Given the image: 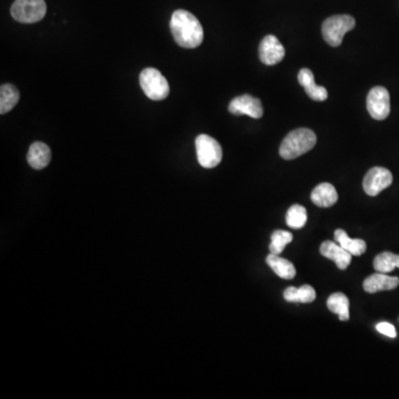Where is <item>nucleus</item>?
Instances as JSON below:
<instances>
[{"label": "nucleus", "instance_id": "1", "mask_svg": "<svg viewBox=\"0 0 399 399\" xmlns=\"http://www.w3.org/2000/svg\"><path fill=\"white\" fill-rule=\"evenodd\" d=\"M170 29L175 43L182 48H197L202 43L204 37L202 25L197 18L185 9H179L173 13L170 21Z\"/></svg>", "mask_w": 399, "mask_h": 399}, {"label": "nucleus", "instance_id": "2", "mask_svg": "<svg viewBox=\"0 0 399 399\" xmlns=\"http://www.w3.org/2000/svg\"><path fill=\"white\" fill-rule=\"evenodd\" d=\"M316 134L307 128L293 130L280 143V154L284 160H293L301 157L315 147Z\"/></svg>", "mask_w": 399, "mask_h": 399}, {"label": "nucleus", "instance_id": "3", "mask_svg": "<svg viewBox=\"0 0 399 399\" xmlns=\"http://www.w3.org/2000/svg\"><path fill=\"white\" fill-rule=\"evenodd\" d=\"M356 25L354 17L349 15H337L327 18L322 26L324 39L329 46L339 47L343 43L344 35L353 31Z\"/></svg>", "mask_w": 399, "mask_h": 399}, {"label": "nucleus", "instance_id": "4", "mask_svg": "<svg viewBox=\"0 0 399 399\" xmlns=\"http://www.w3.org/2000/svg\"><path fill=\"white\" fill-rule=\"evenodd\" d=\"M140 86L144 94L153 102L165 100L170 94L167 79L155 68H147L142 71L140 74Z\"/></svg>", "mask_w": 399, "mask_h": 399}, {"label": "nucleus", "instance_id": "5", "mask_svg": "<svg viewBox=\"0 0 399 399\" xmlns=\"http://www.w3.org/2000/svg\"><path fill=\"white\" fill-rule=\"evenodd\" d=\"M197 161L205 169L217 167L222 161L223 152L220 143L207 134H200L195 139Z\"/></svg>", "mask_w": 399, "mask_h": 399}, {"label": "nucleus", "instance_id": "6", "mask_svg": "<svg viewBox=\"0 0 399 399\" xmlns=\"http://www.w3.org/2000/svg\"><path fill=\"white\" fill-rule=\"evenodd\" d=\"M45 0H15L11 13L13 19L21 23H35L43 21L46 16Z\"/></svg>", "mask_w": 399, "mask_h": 399}, {"label": "nucleus", "instance_id": "7", "mask_svg": "<svg viewBox=\"0 0 399 399\" xmlns=\"http://www.w3.org/2000/svg\"><path fill=\"white\" fill-rule=\"evenodd\" d=\"M367 110L375 120H385L390 114V96L384 87H375L367 96Z\"/></svg>", "mask_w": 399, "mask_h": 399}, {"label": "nucleus", "instance_id": "8", "mask_svg": "<svg viewBox=\"0 0 399 399\" xmlns=\"http://www.w3.org/2000/svg\"><path fill=\"white\" fill-rule=\"evenodd\" d=\"M393 183L392 172L382 167L369 170L363 181V187L369 197H376L379 193L390 187Z\"/></svg>", "mask_w": 399, "mask_h": 399}, {"label": "nucleus", "instance_id": "9", "mask_svg": "<svg viewBox=\"0 0 399 399\" xmlns=\"http://www.w3.org/2000/svg\"><path fill=\"white\" fill-rule=\"evenodd\" d=\"M229 111L235 116L246 114L253 119H260L264 114L260 99L251 96V94H243V96L233 99L229 104Z\"/></svg>", "mask_w": 399, "mask_h": 399}, {"label": "nucleus", "instance_id": "10", "mask_svg": "<svg viewBox=\"0 0 399 399\" xmlns=\"http://www.w3.org/2000/svg\"><path fill=\"white\" fill-rule=\"evenodd\" d=\"M258 56L260 60L266 66H274L283 60L285 49L275 35H268L261 41Z\"/></svg>", "mask_w": 399, "mask_h": 399}, {"label": "nucleus", "instance_id": "11", "mask_svg": "<svg viewBox=\"0 0 399 399\" xmlns=\"http://www.w3.org/2000/svg\"><path fill=\"white\" fill-rule=\"evenodd\" d=\"M319 252H321L322 256L334 261L339 270H346L351 263V256H353L346 250H344L339 243L337 244L332 241H325V242L322 243Z\"/></svg>", "mask_w": 399, "mask_h": 399}, {"label": "nucleus", "instance_id": "12", "mask_svg": "<svg viewBox=\"0 0 399 399\" xmlns=\"http://www.w3.org/2000/svg\"><path fill=\"white\" fill-rule=\"evenodd\" d=\"M298 82L305 89L307 94L314 102H325L329 94L324 87L317 86L315 84L313 72L308 68H303L300 70L297 75Z\"/></svg>", "mask_w": 399, "mask_h": 399}, {"label": "nucleus", "instance_id": "13", "mask_svg": "<svg viewBox=\"0 0 399 399\" xmlns=\"http://www.w3.org/2000/svg\"><path fill=\"white\" fill-rule=\"evenodd\" d=\"M399 285V278L389 276L385 273H379L368 276L363 283L365 292L377 293L382 291H392Z\"/></svg>", "mask_w": 399, "mask_h": 399}, {"label": "nucleus", "instance_id": "14", "mask_svg": "<svg viewBox=\"0 0 399 399\" xmlns=\"http://www.w3.org/2000/svg\"><path fill=\"white\" fill-rule=\"evenodd\" d=\"M51 160L50 148L43 142H35L29 147L27 161L35 170H43L49 165Z\"/></svg>", "mask_w": 399, "mask_h": 399}, {"label": "nucleus", "instance_id": "15", "mask_svg": "<svg viewBox=\"0 0 399 399\" xmlns=\"http://www.w3.org/2000/svg\"><path fill=\"white\" fill-rule=\"evenodd\" d=\"M311 200L312 202L317 207H331L337 202L339 195L334 185H332L331 183L324 182L317 185L312 191Z\"/></svg>", "mask_w": 399, "mask_h": 399}, {"label": "nucleus", "instance_id": "16", "mask_svg": "<svg viewBox=\"0 0 399 399\" xmlns=\"http://www.w3.org/2000/svg\"><path fill=\"white\" fill-rule=\"evenodd\" d=\"M335 241L339 243V246L351 253V256H361L364 254L366 251V242L361 239H351L345 231L339 229L334 233Z\"/></svg>", "mask_w": 399, "mask_h": 399}, {"label": "nucleus", "instance_id": "17", "mask_svg": "<svg viewBox=\"0 0 399 399\" xmlns=\"http://www.w3.org/2000/svg\"><path fill=\"white\" fill-rule=\"evenodd\" d=\"M266 263L276 275L280 276L283 280H292L295 278L296 270L293 263L286 260V258H280L278 254L270 253V256L266 258Z\"/></svg>", "mask_w": 399, "mask_h": 399}, {"label": "nucleus", "instance_id": "18", "mask_svg": "<svg viewBox=\"0 0 399 399\" xmlns=\"http://www.w3.org/2000/svg\"><path fill=\"white\" fill-rule=\"evenodd\" d=\"M283 295L285 301L290 302V303L306 304L315 301L316 292L311 285H303L300 288L291 286V288H286Z\"/></svg>", "mask_w": 399, "mask_h": 399}, {"label": "nucleus", "instance_id": "19", "mask_svg": "<svg viewBox=\"0 0 399 399\" xmlns=\"http://www.w3.org/2000/svg\"><path fill=\"white\" fill-rule=\"evenodd\" d=\"M21 94L13 84H5L0 87V114H5L13 110L18 104Z\"/></svg>", "mask_w": 399, "mask_h": 399}, {"label": "nucleus", "instance_id": "20", "mask_svg": "<svg viewBox=\"0 0 399 399\" xmlns=\"http://www.w3.org/2000/svg\"><path fill=\"white\" fill-rule=\"evenodd\" d=\"M327 307L332 313L339 314V319L343 322L349 319V301L343 293H334L327 300Z\"/></svg>", "mask_w": 399, "mask_h": 399}, {"label": "nucleus", "instance_id": "21", "mask_svg": "<svg viewBox=\"0 0 399 399\" xmlns=\"http://www.w3.org/2000/svg\"><path fill=\"white\" fill-rule=\"evenodd\" d=\"M374 268L379 273L388 274L399 268V256L392 252H383L375 258Z\"/></svg>", "mask_w": 399, "mask_h": 399}, {"label": "nucleus", "instance_id": "22", "mask_svg": "<svg viewBox=\"0 0 399 399\" xmlns=\"http://www.w3.org/2000/svg\"><path fill=\"white\" fill-rule=\"evenodd\" d=\"M306 222H307V211L303 205L294 204L288 209L286 213V224L290 228L298 230L303 228Z\"/></svg>", "mask_w": 399, "mask_h": 399}, {"label": "nucleus", "instance_id": "23", "mask_svg": "<svg viewBox=\"0 0 399 399\" xmlns=\"http://www.w3.org/2000/svg\"><path fill=\"white\" fill-rule=\"evenodd\" d=\"M270 240H272L270 246V253L280 256L285 246L293 241V234L288 231L278 230L272 233Z\"/></svg>", "mask_w": 399, "mask_h": 399}, {"label": "nucleus", "instance_id": "24", "mask_svg": "<svg viewBox=\"0 0 399 399\" xmlns=\"http://www.w3.org/2000/svg\"><path fill=\"white\" fill-rule=\"evenodd\" d=\"M376 329L379 333L383 334L385 337H390V339H395L397 337L396 329H395L394 326L392 324L386 323V322L377 324Z\"/></svg>", "mask_w": 399, "mask_h": 399}]
</instances>
